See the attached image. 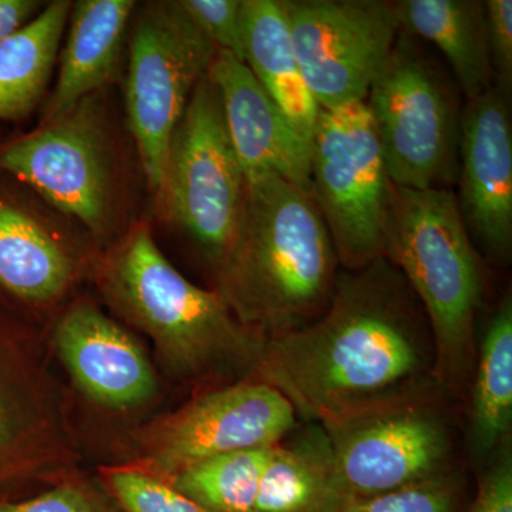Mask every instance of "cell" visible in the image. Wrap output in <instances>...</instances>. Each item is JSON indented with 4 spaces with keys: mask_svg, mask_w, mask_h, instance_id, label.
Instances as JSON below:
<instances>
[{
    "mask_svg": "<svg viewBox=\"0 0 512 512\" xmlns=\"http://www.w3.org/2000/svg\"><path fill=\"white\" fill-rule=\"evenodd\" d=\"M256 367L316 424L443 394L426 313L386 258L339 272L326 311L265 342Z\"/></svg>",
    "mask_w": 512,
    "mask_h": 512,
    "instance_id": "6da1fadb",
    "label": "cell"
},
{
    "mask_svg": "<svg viewBox=\"0 0 512 512\" xmlns=\"http://www.w3.org/2000/svg\"><path fill=\"white\" fill-rule=\"evenodd\" d=\"M221 261L225 289L218 293L264 342L318 319L339 276L311 191L276 175L245 185L237 231Z\"/></svg>",
    "mask_w": 512,
    "mask_h": 512,
    "instance_id": "7a4b0ae2",
    "label": "cell"
},
{
    "mask_svg": "<svg viewBox=\"0 0 512 512\" xmlns=\"http://www.w3.org/2000/svg\"><path fill=\"white\" fill-rule=\"evenodd\" d=\"M383 258L399 269L426 313L441 390L460 392L476 362L485 276L456 195L447 188L393 185Z\"/></svg>",
    "mask_w": 512,
    "mask_h": 512,
    "instance_id": "3957f363",
    "label": "cell"
},
{
    "mask_svg": "<svg viewBox=\"0 0 512 512\" xmlns=\"http://www.w3.org/2000/svg\"><path fill=\"white\" fill-rule=\"evenodd\" d=\"M365 101L393 185L429 190L456 180L463 110L443 70L406 30Z\"/></svg>",
    "mask_w": 512,
    "mask_h": 512,
    "instance_id": "277c9868",
    "label": "cell"
},
{
    "mask_svg": "<svg viewBox=\"0 0 512 512\" xmlns=\"http://www.w3.org/2000/svg\"><path fill=\"white\" fill-rule=\"evenodd\" d=\"M392 190L366 101L320 110L311 140L309 191L345 271L383 258Z\"/></svg>",
    "mask_w": 512,
    "mask_h": 512,
    "instance_id": "5b68a950",
    "label": "cell"
},
{
    "mask_svg": "<svg viewBox=\"0 0 512 512\" xmlns=\"http://www.w3.org/2000/svg\"><path fill=\"white\" fill-rule=\"evenodd\" d=\"M218 49L180 3L150 6L131 37L127 114L151 190H163L171 143Z\"/></svg>",
    "mask_w": 512,
    "mask_h": 512,
    "instance_id": "8992f818",
    "label": "cell"
},
{
    "mask_svg": "<svg viewBox=\"0 0 512 512\" xmlns=\"http://www.w3.org/2000/svg\"><path fill=\"white\" fill-rule=\"evenodd\" d=\"M128 305L191 372L225 360H256L265 342L234 318L218 292L192 284L170 264L147 229H138L119 262Z\"/></svg>",
    "mask_w": 512,
    "mask_h": 512,
    "instance_id": "52a82bcc",
    "label": "cell"
},
{
    "mask_svg": "<svg viewBox=\"0 0 512 512\" xmlns=\"http://www.w3.org/2000/svg\"><path fill=\"white\" fill-rule=\"evenodd\" d=\"M245 185L220 97L207 74L175 130L161 192L175 221L221 259L237 231Z\"/></svg>",
    "mask_w": 512,
    "mask_h": 512,
    "instance_id": "ba28073f",
    "label": "cell"
},
{
    "mask_svg": "<svg viewBox=\"0 0 512 512\" xmlns=\"http://www.w3.org/2000/svg\"><path fill=\"white\" fill-rule=\"evenodd\" d=\"M320 426L332 448L342 504L450 473L453 440L434 400Z\"/></svg>",
    "mask_w": 512,
    "mask_h": 512,
    "instance_id": "9c48e42d",
    "label": "cell"
},
{
    "mask_svg": "<svg viewBox=\"0 0 512 512\" xmlns=\"http://www.w3.org/2000/svg\"><path fill=\"white\" fill-rule=\"evenodd\" d=\"M303 80L320 109L366 100L402 25L384 0H282Z\"/></svg>",
    "mask_w": 512,
    "mask_h": 512,
    "instance_id": "30bf717a",
    "label": "cell"
},
{
    "mask_svg": "<svg viewBox=\"0 0 512 512\" xmlns=\"http://www.w3.org/2000/svg\"><path fill=\"white\" fill-rule=\"evenodd\" d=\"M0 168L64 214L97 229L106 215L109 173L93 96L0 151Z\"/></svg>",
    "mask_w": 512,
    "mask_h": 512,
    "instance_id": "8fae6325",
    "label": "cell"
},
{
    "mask_svg": "<svg viewBox=\"0 0 512 512\" xmlns=\"http://www.w3.org/2000/svg\"><path fill=\"white\" fill-rule=\"evenodd\" d=\"M510 97L494 86L468 100L458 141V210L471 239L498 264L512 252Z\"/></svg>",
    "mask_w": 512,
    "mask_h": 512,
    "instance_id": "7c38bea8",
    "label": "cell"
},
{
    "mask_svg": "<svg viewBox=\"0 0 512 512\" xmlns=\"http://www.w3.org/2000/svg\"><path fill=\"white\" fill-rule=\"evenodd\" d=\"M298 426L291 402L261 379L204 394L175 417L157 451V466L170 476L208 458L271 447Z\"/></svg>",
    "mask_w": 512,
    "mask_h": 512,
    "instance_id": "4fadbf2b",
    "label": "cell"
},
{
    "mask_svg": "<svg viewBox=\"0 0 512 512\" xmlns=\"http://www.w3.org/2000/svg\"><path fill=\"white\" fill-rule=\"evenodd\" d=\"M208 77L220 97L245 183L276 175L309 188L311 141L291 126L247 63L218 50Z\"/></svg>",
    "mask_w": 512,
    "mask_h": 512,
    "instance_id": "5bb4252c",
    "label": "cell"
},
{
    "mask_svg": "<svg viewBox=\"0 0 512 512\" xmlns=\"http://www.w3.org/2000/svg\"><path fill=\"white\" fill-rule=\"evenodd\" d=\"M56 343L73 379L96 402L126 409L146 402L156 389L153 369L137 343L93 306L67 313Z\"/></svg>",
    "mask_w": 512,
    "mask_h": 512,
    "instance_id": "9a60e30c",
    "label": "cell"
},
{
    "mask_svg": "<svg viewBox=\"0 0 512 512\" xmlns=\"http://www.w3.org/2000/svg\"><path fill=\"white\" fill-rule=\"evenodd\" d=\"M133 0H82L73 9L59 76L45 107V123L93 96L116 72Z\"/></svg>",
    "mask_w": 512,
    "mask_h": 512,
    "instance_id": "2e32d148",
    "label": "cell"
},
{
    "mask_svg": "<svg viewBox=\"0 0 512 512\" xmlns=\"http://www.w3.org/2000/svg\"><path fill=\"white\" fill-rule=\"evenodd\" d=\"M244 62L291 126L312 140L320 107L303 80L282 0H242Z\"/></svg>",
    "mask_w": 512,
    "mask_h": 512,
    "instance_id": "e0dca14e",
    "label": "cell"
},
{
    "mask_svg": "<svg viewBox=\"0 0 512 512\" xmlns=\"http://www.w3.org/2000/svg\"><path fill=\"white\" fill-rule=\"evenodd\" d=\"M393 5L402 29L443 53L467 101L493 89L484 2L399 0Z\"/></svg>",
    "mask_w": 512,
    "mask_h": 512,
    "instance_id": "ac0fdd59",
    "label": "cell"
},
{
    "mask_svg": "<svg viewBox=\"0 0 512 512\" xmlns=\"http://www.w3.org/2000/svg\"><path fill=\"white\" fill-rule=\"evenodd\" d=\"M295 431V430H293ZM271 448L255 512H336L342 505L332 448L312 423Z\"/></svg>",
    "mask_w": 512,
    "mask_h": 512,
    "instance_id": "d6986e66",
    "label": "cell"
},
{
    "mask_svg": "<svg viewBox=\"0 0 512 512\" xmlns=\"http://www.w3.org/2000/svg\"><path fill=\"white\" fill-rule=\"evenodd\" d=\"M471 389V453L490 456L512 424V301L504 296L488 323L474 362Z\"/></svg>",
    "mask_w": 512,
    "mask_h": 512,
    "instance_id": "ffe728a7",
    "label": "cell"
},
{
    "mask_svg": "<svg viewBox=\"0 0 512 512\" xmlns=\"http://www.w3.org/2000/svg\"><path fill=\"white\" fill-rule=\"evenodd\" d=\"M72 3L57 0L0 43V120L28 114L46 92Z\"/></svg>",
    "mask_w": 512,
    "mask_h": 512,
    "instance_id": "44dd1931",
    "label": "cell"
},
{
    "mask_svg": "<svg viewBox=\"0 0 512 512\" xmlns=\"http://www.w3.org/2000/svg\"><path fill=\"white\" fill-rule=\"evenodd\" d=\"M69 256L32 218L0 202V284L28 301H50L72 281Z\"/></svg>",
    "mask_w": 512,
    "mask_h": 512,
    "instance_id": "7402d4cb",
    "label": "cell"
},
{
    "mask_svg": "<svg viewBox=\"0 0 512 512\" xmlns=\"http://www.w3.org/2000/svg\"><path fill=\"white\" fill-rule=\"evenodd\" d=\"M271 448H251L208 458L175 474L171 485L211 512H255L259 483Z\"/></svg>",
    "mask_w": 512,
    "mask_h": 512,
    "instance_id": "603a6c76",
    "label": "cell"
},
{
    "mask_svg": "<svg viewBox=\"0 0 512 512\" xmlns=\"http://www.w3.org/2000/svg\"><path fill=\"white\" fill-rule=\"evenodd\" d=\"M460 484L451 473L389 491L357 498L336 512H457Z\"/></svg>",
    "mask_w": 512,
    "mask_h": 512,
    "instance_id": "cb8c5ba5",
    "label": "cell"
},
{
    "mask_svg": "<svg viewBox=\"0 0 512 512\" xmlns=\"http://www.w3.org/2000/svg\"><path fill=\"white\" fill-rule=\"evenodd\" d=\"M109 481L127 512H211L175 490L173 485L140 471L116 470L110 473Z\"/></svg>",
    "mask_w": 512,
    "mask_h": 512,
    "instance_id": "d4e9b609",
    "label": "cell"
},
{
    "mask_svg": "<svg viewBox=\"0 0 512 512\" xmlns=\"http://www.w3.org/2000/svg\"><path fill=\"white\" fill-rule=\"evenodd\" d=\"M178 3L212 45L244 62L242 0H183Z\"/></svg>",
    "mask_w": 512,
    "mask_h": 512,
    "instance_id": "484cf974",
    "label": "cell"
},
{
    "mask_svg": "<svg viewBox=\"0 0 512 512\" xmlns=\"http://www.w3.org/2000/svg\"><path fill=\"white\" fill-rule=\"evenodd\" d=\"M487 42L494 86L510 94L512 89V2L485 0Z\"/></svg>",
    "mask_w": 512,
    "mask_h": 512,
    "instance_id": "4316f807",
    "label": "cell"
},
{
    "mask_svg": "<svg viewBox=\"0 0 512 512\" xmlns=\"http://www.w3.org/2000/svg\"><path fill=\"white\" fill-rule=\"evenodd\" d=\"M470 512H512V460L505 450L481 480Z\"/></svg>",
    "mask_w": 512,
    "mask_h": 512,
    "instance_id": "83f0119b",
    "label": "cell"
},
{
    "mask_svg": "<svg viewBox=\"0 0 512 512\" xmlns=\"http://www.w3.org/2000/svg\"><path fill=\"white\" fill-rule=\"evenodd\" d=\"M0 512H99L93 501L76 487L55 490L18 504H0Z\"/></svg>",
    "mask_w": 512,
    "mask_h": 512,
    "instance_id": "f1b7e54d",
    "label": "cell"
},
{
    "mask_svg": "<svg viewBox=\"0 0 512 512\" xmlns=\"http://www.w3.org/2000/svg\"><path fill=\"white\" fill-rule=\"evenodd\" d=\"M36 8L32 0H0V43L22 28Z\"/></svg>",
    "mask_w": 512,
    "mask_h": 512,
    "instance_id": "f546056e",
    "label": "cell"
},
{
    "mask_svg": "<svg viewBox=\"0 0 512 512\" xmlns=\"http://www.w3.org/2000/svg\"><path fill=\"white\" fill-rule=\"evenodd\" d=\"M6 426L5 420H3V414L0 412V441L3 440V436H5Z\"/></svg>",
    "mask_w": 512,
    "mask_h": 512,
    "instance_id": "4dcf8cb0",
    "label": "cell"
}]
</instances>
